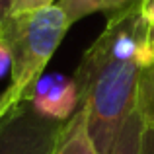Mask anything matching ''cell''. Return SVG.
<instances>
[{
    "mask_svg": "<svg viewBox=\"0 0 154 154\" xmlns=\"http://www.w3.org/2000/svg\"><path fill=\"white\" fill-rule=\"evenodd\" d=\"M154 64L152 22L140 0L107 16L103 31L74 72L80 100L88 105V129L98 154H107L123 121L135 109L140 72Z\"/></svg>",
    "mask_w": 154,
    "mask_h": 154,
    "instance_id": "1",
    "label": "cell"
},
{
    "mask_svg": "<svg viewBox=\"0 0 154 154\" xmlns=\"http://www.w3.org/2000/svg\"><path fill=\"white\" fill-rule=\"evenodd\" d=\"M68 27V18L59 4L6 16L0 26V35L12 55V84L8 88L16 94L18 102H26L33 84L43 76Z\"/></svg>",
    "mask_w": 154,
    "mask_h": 154,
    "instance_id": "2",
    "label": "cell"
},
{
    "mask_svg": "<svg viewBox=\"0 0 154 154\" xmlns=\"http://www.w3.org/2000/svg\"><path fill=\"white\" fill-rule=\"evenodd\" d=\"M64 123L41 115L29 102L16 103L0 119V154H55Z\"/></svg>",
    "mask_w": 154,
    "mask_h": 154,
    "instance_id": "3",
    "label": "cell"
},
{
    "mask_svg": "<svg viewBox=\"0 0 154 154\" xmlns=\"http://www.w3.org/2000/svg\"><path fill=\"white\" fill-rule=\"evenodd\" d=\"M26 102H29L41 115L57 121H68L78 109L80 94L74 78L63 74H43L29 90Z\"/></svg>",
    "mask_w": 154,
    "mask_h": 154,
    "instance_id": "4",
    "label": "cell"
},
{
    "mask_svg": "<svg viewBox=\"0 0 154 154\" xmlns=\"http://www.w3.org/2000/svg\"><path fill=\"white\" fill-rule=\"evenodd\" d=\"M55 154H98L88 129V105L80 100L74 115L64 123Z\"/></svg>",
    "mask_w": 154,
    "mask_h": 154,
    "instance_id": "5",
    "label": "cell"
},
{
    "mask_svg": "<svg viewBox=\"0 0 154 154\" xmlns=\"http://www.w3.org/2000/svg\"><path fill=\"white\" fill-rule=\"evenodd\" d=\"M143 131H144V121L135 103V109L123 121V125H121L119 133H117L107 154H140Z\"/></svg>",
    "mask_w": 154,
    "mask_h": 154,
    "instance_id": "6",
    "label": "cell"
},
{
    "mask_svg": "<svg viewBox=\"0 0 154 154\" xmlns=\"http://www.w3.org/2000/svg\"><path fill=\"white\" fill-rule=\"evenodd\" d=\"M135 0H59V6L66 14L68 23H76L78 20H84L96 12H103L105 16L129 6Z\"/></svg>",
    "mask_w": 154,
    "mask_h": 154,
    "instance_id": "7",
    "label": "cell"
},
{
    "mask_svg": "<svg viewBox=\"0 0 154 154\" xmlns=\"http://www.w3.org/2000/svg\"><path fill=\"white\" fill-rule=\"evenodd\" d=\"M137 107L146 127H154V64L140 72L137 88Z\"/></svg>",
    "mask_w": 154,
    "mask_h": 154,
    "instance_id": "8",
    "label": "cell"
},
{
    "mask_svg": "<svg viewBox=\"0 0 154 154\" xmlns=\"http://www.w3.org/2000/svg\"><path fill=\"white\" fill-rule=\"evenodd\" d=\"M59 0H14L10 14H18V12H33L39 8H47L57 4Z\"/></svg>",
    "mask_w": 154,
    "mask_h": 154,
    "instance_id": "9",
    "label": "cell"
},
{
    "mask_svg": "<svg viewBox=\"0 0 154 154\" xmlns=\"http://www.w3.org/2000/svg\"><path fill=\"white\" fill-rule=\"evenodd\" d=\"M10 70H12V55H10V49H8L6 41L0 35V78L6 76Z\"/></svg>",
    "mask_w": 154,
    "mask_h": 154,
    "instance_id": "10",
    "label": "cell"
},
{
    "mask_svg": "<svg viewBox=\"0 0 154 154\" xmlns=\"http://www.w3.org/2000/svg\"><path fill=\"white\" fill-rule=\"evenodd\" d=\"M16 103H20L18 98H16V94L10 90V88H6V90L0 94V119H2V117L6 115V113L10 111Z\"/></svg>",
    "mask_w": 154,
    "mask_h": 154,
    "instance_id": "11",
    "label": "cell"
},
{
    "mask_svg": "<svg viewBox=\"0 0 154 154\" xmlns=\"http://www.w3.org/2000/svg\"><path fill=\"white\" fill-rule=\"evenodd\" d=\"M140 154H154V127H146V125H144Z\"/></svg>",
    "mask_w": 154,
    "mask_h": 154,
    "instance_id": "12",
    "label": "cell"
},
{
    "mask_svg": "<svg viewBox=\"0 0 154 154\" xmlns=\"http://www.w3.org/2000/svg\"><path fill=\"white\" fill-rule=\"evenodd\" d=\"M12 4H14V0H0V26H2V22L6 20V16L10 14Z\"/></svg>",
    "mask_w": 154,
    "mask_h": 154,
    "instance_id": "13",
    "label": "cell"
},
{
    "mask_svg": "<svg viewBox=\"0 0 154 154\" xmlns=\"http://www.w3.org/2000/svg\"><path fill=\"white\" fill-rule=\"evenodd\" d=\"M140 6H143V12L146 14V18L154 22V0H140Z\"/></svg>",
    "mask_w": 154,
    "mask_h": 154,
    "instance_id": "14",
    "label": "cell"
},
{
    "mask_svg": "<svg viewBox=\"0 0 154 154\" xmlns=\"http://www.w3.org/2000/svg\"><path fill=\"white\" fill-rule=\"evenodd\" d=\"M152 47H154V22H152Z\"/></svg>",
    "mask_w": 154,
    "mask_h": 154,
    "instance_id": "15",
    "label": "cell"
}]
</instances>
